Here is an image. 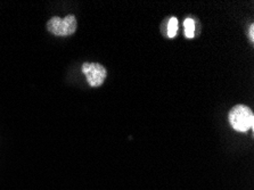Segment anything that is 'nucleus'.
<instances>
[{
	"label": "nucleus",
	"instance_id": "nucleus-1",
	"mask_svg": "<svg viewBox=\"0 0 254 190\" xmlns=\"http://www.w3.org/2000/svg\"><path fill=\"white\" fill-rule=\"evenodd\" d=\"M230 126L238 132H246L254 126V114L246 105L238 104L230 110L228 114Z\"/></svg>",
	"mask_w": 254,
	"mask_h": 190
},
{
	"label": "nucleus",
	"instance_id": "nucleus-2",
	"mask_svg": "<svg viewBox=\"0 0 254 190\" xmlns=\"http://www.w3.org/2000/svg\"><path fill=\"white\" fill-rule=\"evenodd\" d=\"M78 28V22L74 15H67L65 17L54 16L47 22L48 32L56 37H68L75 33Z\"/></svg>",
	"mask_w": 254,
	"mask_h": 190
},
{
	"label": "nucleus",
	"instance_id": "nucleus-3",
	"mask_svg": "<svg viewBox=\"0 0 254 190\" xmlns=\"http://www.w3.org/2000/svg\"><path fill=\"white\" fill-rule=\"evenodd\" d=\"M82 72L86 75L87 82L92 88L101 87L107 76L106 68L98 63H84L82 65Z\"/></svg>",
	"mask_w": 254,
	"mask_h": 190
},
{
	"label": "nucleus",
	"instance_id": "nucleus-4",
	"mask_svg": "<svg viewBox=\"0 0 254 190\" xmlns=\"http://www.w3.org/2000/svg\"><path fill=\"white\" fill-rule=\"evenodd\" d=\"M185 26V36L188 39L194 38L195 36V22L191 18H187L184 23Z\"/></svg>",
	"mask_w": 254,
	"mask_h": 190
},
{
	"label": "nucleus",
	"instance_id": "nucleus-5",
	"mask_svg": "<svg viewBox=\"0 0 254 190\" xmlns=\"http://www.w3.org/2000/svg\"><path fill=\"white\" fill-rule=\"evenodd\" d=\"M177 31H178V21H177L176 17L170 18L168 24V36L169 38H173L177 34Z\"/></svg>",
	"mask_w": 254,
	"mask_h": 190
},
{
	"label": "nucleus",
	"instance_id": "nucleus-6",
	"mask_svg": "<svg viewBox=\"0 0 254 190\" xmlns=\"http://www.w3.org/2000/svg\"><path fill=\"white\" fill-rule=\"evenodd\" d=\"M249 34H250V39H251V41H254V25L253 24L250 25Z\"/></svg>",
	"mask_w": 254,
	"mask_h": 190
}]
</instances>
